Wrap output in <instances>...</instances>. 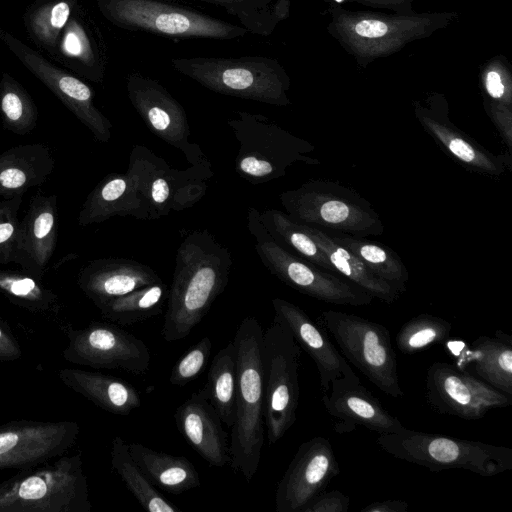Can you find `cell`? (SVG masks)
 <instances>
[{"label": "cell", "instance_id": "cell-1", "mask_svg": "<svg viewBox=\"0 0 512 512\" xmlns=\"http://www.w3.org/2000/svg\"><path fill=\"white\" fill-rule=\"evenodd\" d=\"M231 252L208 230L188 233L176 251L162 337H187L206 316L229 282Z\"/></svg>", "mask_w": 512, "mask_h": 512}, {"label": "cell", "instance_id": "cell-2", "mask_svg": "<svg viewBox=\"0 0 512 512\" xmlns=\"http://www.w3.org/2000/svg\"><path fill=\"white\" fill-rule=\"evenodd\" d=\"M263 329L254 316L239 324L233 343L237 366L235 422L231 427L229 465L250 482L264 444Z\"/></svg>", "mask_w": 512, "mask_h": 512}, {"label": "cell", "instance_id": "cell-3", "mask_svg": "<svg viewBox=\"0 0 512 512\" xmlns=\"http://www.w3.org/2000/svg\"><path fill=\"white\" fill-rule=\"evenodd\" d=\"M82 452L21 469L0 482V512H91Z\"/></svg>", "mask_w": 512, "mask_h": 512}, {"label": "cell", "instance_id": "cell-4", "mask_svg": "<svg viewBox=\"0 0 512 512\" xmlns=\"http://www.w3.org/2000/svg\"><path fill=\"white\" fill-rule=\"evenodd\" d=\"M172 67L203 87L226 96L285 106L289 78L277 60L264 56L182 57Z\"/></svg>", "mask_w": 512, "mask_h": 512}, {"label": "cell", "instance_id": "cell-5", "mask_svg": "<svg viewBox=\"0 0 512 512\" xmlns=\"http://www.w3.org/2000/svg\"><path fill=\"white\" fill-rule=\"evenodd\" d=\"M227 121L239 149L235 158L236 172L247 182L257 185L283 177L288 167L297 162L318 165L310 157L314 146L305 139L280 127L270 118L247 111H235Z\"/></svg>", "mask_w": 512, "mask_h": 512}, {"label": "cell", "instance_id": "cell-6", "mask_svg": "<svg viewBox=\"0 0 512 512\" xmlns=\"http://www.w3.org/2000/svg\"><path fill=\"white\" fill-rule=\"evenodd\" d=\"M377 444L393 457L433 472L463 469L490 477L512 469V449L480 441L405 428L398 433L379 434Z\"/></svg>", "mask_w": 512, "mask_h": 512}, {"label": "cell", "instance_id": "cell-7", "mask_svg": "<svg viewBox=\"0 0 512 512\" xmlns=\"http://www.w3.org/2000/svg\"><path fill=\"white\" fill-rule=\"evenodd\" d=\"M279 199L285 213L302 224L358 237L384 233L383 222L372 205L337 182L311 179L282 192Z\"/></svg>", "mask_w": 512, "mask_h": 512}, {"label": "cell", "instance_id": "cell-8", "mask_svg": "<svg viewBox=\"0 0 512 512\" xmlns=\"http://www.w3.org/2000/svg\"><path fill=\"white\" fill-rule=\"evenodd\" d=\"M247 228L255 239V251L265 268L294 290L334 305L365 306L373 296L338 274L321 269L292 254L268 233L259 211L249 207Z\"/></svg>", "mask_w": 512, "mask_h": 512}, {"label": "cell", "instance_id": "cell-9", "mask_svg": "<svg viewBox=\"0 0 512 512\" xmlns=\"http://www.w3.org/2000/svg\"><path fill=\"white\" fill-rule=\"evenodd\" d=\"M113 25L172 38L233 40L247 30L207 14L161 0H96Z\"/></svg>", "mask_w": 512, "mask_h": 512}, {"label": "cell", "instance_id": "cell-10", "mask_svg": "<svg viewBox=\"0 0 512 512\" xmlns=\"http://www.w3.org/2000/svg\"><path fill=\"white\" fill-rule=\"evenodd\" d=\"M315 322L331 335L343 357L382 392L404 395L389 331L379 323L341 311L321 312Z\"/></svg>", "mask_w": 512, "mask_h": 512}, {"label": "cell", "instance_id": "cell-11", "mask_svg": "<svg viewBox=\"0 0 512 512\" xmlns=\"http://www.w3.org/2000/svg\"><path fill=\"white\" fill-rule=\"evenodd\" d=\"M302 349L276 316L263 332L264 424L270 445L293 426L299 405Z\"/></svg>", "mask_w": 512, "mask_h": 512}, {"label": "cell", "instance_id": "cell-12", "mask_svg": "<svg viewBox=\"0 0 512 512\" xmlns=\"http://www.w3.org/2000/svg\"><path fill=\"white\" fill-rule=\"evenodd\" d=\"M127 171L135 177L148 204L150 220L197 204L205 195L207 180L213 175L209 161L178 170L142 145L133 146Z\"/></svg>", "mask_w": 512, "mask_h": 512}, {"label": "cell", "instance_id": "cell-13", "mask_svg": "<svg viewBox=\"0 0 512 512\" xmlns=\"http://www.w3.org/2000/svg\"><path fill=\"white\" fill-rule=\"evenodd\" d=\"M63 329L68 344L62 354L69 363L135 375L149 369L151 355L147 345L113 322L91 321L83 328L64 325Z\"/></svg>", "mask_w": 512, "mask_h": 512}, {"label": "cell", "instance_id": "cell-14", "mask_svg": "<svg viewBox=\"0 0 512 512\" xmlns=\"http://www.w3.org/2000/svg\"><path fill=\"white\" fill-rule=\"evenodd\" d=\"M426 399L435 412L465 420L481 419L492 409L512 404V396L446 362L429 366Z\"/></svg>", "mask_w": 512, "mask_h": 512}, {"label": "cell", "instance_id": "cell-15", "mask_svg": "<svg viewBox=\"0 0 512 512\" xmlns=\"http://www.w3.org/2000/svg\"><path fill=\"white\" fill-rule=\"evenodd\" d=\"M126 88L130 103L154 135L180 150L191 165L208 161L199 145L190 141L185 109L158 80L131 73Z\"/></svg>", "mask_w": 512, "mask_h": 512}, {"label": "cell", "instance_id": "cell-16", "mask_svg": "<svg viewBox=\"0 0 512 512\" xmlns=\"http://www.w3.org/2000/svg\"><path fill=\"white\" fill-rule=\"evenodd\" d=\"M80 434L75 421L15 420L0 425V470L26 469L68 452Z\"/></svg>", "mask_w": 512, "mask_h": 512}, {"label": "cell", "instance_id": "cell-17", "mask_svg": "<svg viewBox=\"0 0 512 512\" xmlns=\"http://www.w3.org/2000/svg\"><path fill=\"white\" fill-rule=\"evenodd\" d=\"M339 472L329 439L317 436L303 442L277 486L276 511L303 512Z\"/></svg>", "mask_w": 512, "mask_h": 512}, {"label": "cell", "instance_id": "cell-18", "mask_svg": "<svg viewBox=\"0 0 512 512\" xmlns=\"http://www.w3.org/2000/svg\"><path fill=\"white\" fill-rule=\"evenodd\" d=\"M2 40L17 58L42 81L101 142L111 138L112 124L93 103L91 88L70 73L54 66L40 54L8 33Z\"/></svg>", "mask_w": 512, "mask_h": 512}, {"label": "cell", "instance_id": "cell-19", "mask_svg": "<svg viewBox=\"0 0 512 512\" xmlns=\"http://www.w3.org/2000/svg\"><path fill=\"white\" fill-rule=\"evenodd\" d=\"M272 306L274 316L290 329L301 349L314 361L323 395L330 392L333 383L359 379L347 360L333 345L327 332L304 310L279 297L272 299Z\"/></svg>", "mask_w": 512, "mask_h": 512}, {"label": "cell", "instance_id": "cell-20", "mask_svg": "<svg viewBox=\"0 0 512 512\" xmlns=\"http://www.w3.org/2000/svg\"><path fill=\"white\" fill-rule=\"evenodd\" d=\"M322 401L327 413L337 420L339 433L354 430L356 426L378 434L398 433L405 429L400 420L361 384L360 378L333 383Z\"/></svg>", "mask_w": 512, "mask_h": 512}, {"label": "cell", "instance_id": "cell-21", "mask_svg": "<svg viewBox=\"0 0 512 512\" xmlns=\"http://www.w3.org/2000/svg\"><path fill=\"white\" fill-rule=\"evenodd\" d=\"M416 116L424 130L455 162L469 171L499 177L506 172L503 155H495L455 126L440 109L418 107Z\"/></svg>", "mask_w": 512, "mask_h": 512}, {"label": "cell", "instance_id": "cell-22", "mask_svg": "<svg viewBox=\"0 0 512 512\" xmlns=\"http://www.w3.org/2000/svg\"><path fill=\"white\" fill-rule=\"evenodd\" d=\"M161 281L157 272L142 262L110 257L88 264L81 271L78 284L99 308L112 299Z\"/></svg>", "mask_w": 512, "mask_h": 512}, {"label": "cell", "instance_id": "cell-23", "mask_svg": "<svg viewBox=\"0 0 512 512\" xmlns=\"http://www.w3.org/2000/svg\"><path fill=\"white\" fill-rule=\"evenodd\" d=\"M174 419L179 433L209 465H229V444L222 421L199 392H194L178 406Z\"/></svg>", "mask_w": 512, "mask_h": 512}, {"label": "cell", "instance_id": "cell-24", "mask_svg": "<svg viewBox=\"0 0 512 512\" xmlns=\"http://www.w3.org/2000/svg\"><path fill=\"white\" fill-rule=\"evenodd\" d=\"M113 216H132L150 220V210L135 177L126 173L107 175L89 194L79 221L83 225L108 220Z\"/></svg>", "mask_w": 512, "mask_h": 512}, {"label": "cell", "instance_id": "cell-25", "mask_svg": "<svg viewBox=\"0 0 512 512\" xmlns=\"http://www.w3.org/2000/svg\"><path fill=\"white\" fill-rule=\"evenodd\" d=\"M57 376L65 386L114 415L128 416L141 406L139 391L121 378L68 367L59 369Z\"/></svg>", "mask_w": 512, "mask_h": 512}, {"label": "cell", "instance_id": "cell-26", "mask_svg": "<svg viewBox=\"0 0 512 512\" xmlns=\"http://www.w3.org/2000/svg\"><path fill=\"white\" fill-rule=\"evenodd\" d=\"M128 446L131 456L155 487L178 495L200 486L199 473L185 456L159 452L141 443H128Z\"/></svg>", "mask_w": 512, "mask_h": 512}, {"label": "cell", "instance_id": "cell-27", "mask_svg": "<svg viewBox=\"0 0 512 512\" xmlns=\"http://www.w3.org/2000/svg\"><path fill=\"white\" fill-rule=\"evenodd\" d=\"M304 225L311 237L326 254L336 274H341L345 279L365 290L374 298L376 297L387 304L394 303L400 297L401 293L388 282L372 273L355 254L334 241L329 233L314 226Z\"/></svg>", "mask_w": 512, "mask_h": 512}, {"label": "cell", "instance_id": "cell-28", "mask_svg": "<svg viewBox=\"0 0 512 512\" xmlns=\"http://www.w3.org/2000/svg\"><path fill=\"white\" fill-rule=\"evenodd\" d=\"M474 376L512 396V340L508 335L480 336L462 354Z\"/></svg>", "mask_w": 512, "mask_h": 512}, {"label": "cell", "instance_id": "cell-29", "mask_svg": "<svg viewBox=\"0 0 512 512\" xmlns=\"http://www.w3.org/2000/svg\"><path fill=\"white\" fill-rule=\"evenodd\" d=\"M215 409L222 423L232 427L236 414L237 366L233 341L214 356L206 385L198 391Z\"/></svg>", "mask_w": 512, "mask_h": 512}, {"label": "cell", "instance_id": "cell-30", "mask_svg": "<svg viewBox=\"0 0 512 512\" xmlns=\"http://www.w3.org/2000/svg\"><path fill=\"white\" fill-rule=\"evenodd\" d=\"M259 217L272 238L286 250L321 269L335 273L326 254L304 224L276 209L259 212Z\"/></svg>", "mask_w": 512, "mask_h": 512}, {"label": "cell", "instance_id": "cell-31", "mask_svg": "<svg viewBox=\"0 0 512 512\" xmlns=\"http://www.w3.org/2000/svg\"><path fill=\"white\" fill-rule=\"evenodd\" d=\"M111 467L146 511H179V508L163 497L149 481L131 456L128 443L120 436H115L112 439Z\"/></svg>", "mask_w": 512, "mask_h": 512}, {"label": "cell", "instance_id": "cell-32", "mask_svg": "<svg viewBox=\"0 0 512 512\" xmlns=\"http://www.w3.org/2000/svg\"><path fill=\"white\" fill-rule=\"evenodd\" d=\"M334 241L355 254L377 277L399 293L406 291L409 273L401 258L389 247L348 234H330Z\"/></svg>", "mask_w": 512, "mask_h": 512}, {"label": "cell", "instance_id": "cell-33", "mask_svg": "<svg viewBox=\"0 0 512 512\" xmlns=\"http://www.w3.org/2000/svg\"><path fill=\"white\" fill-rule=\"evenodd\" d=\"M168 291V286L161 281L112 299L98 309L102 317L110 322L132 325L160 314Z\"/></svg>", "mask_w": 512, "mask_h": 512}, {"label": "cell", "instance_id": "cell-34", "mask_svg": "<svg viewBox=\"0 0 512 512\" xmlns=\"http://www.w3.org/2000/svg\"><path fill=\"white\" fill-rule=\"evenodd\" d=\"M222 7L248 32L270 35L288 11V0H192Z\"/></svg>", "mask_w": 512, "mask_h": 512}, {"label": "cell", "instance_id": "cell-35", "mask_svg": "<svg viewBox=\"0 0 512 512\" xmlns=\"http://www.w3.org/2000/svg\"><path fill=\"white\" fill-rule=\"evenodd\" d=\"M0 291L12 303L31 313L47 317L59 313L57 295L31 277L0 271Z\"/></svg>", "mask_w": 512, "mask_h": 512}, {"label": "cell", "instance_id": "cell-36", "mask_svg": "<svg viewBox=\"0 0 512 512\" xmlns=\"http://www.w3.org/2000/svg\"><path fill=\"white\" fill-rule=\"evenodd\" d=\"M452 325L430 314H420L404 323L396 335V345L406 355L415 354L429 346L446 341Z\"/></svg>", "mask_w": 512, "mask_h": 512}, {"label": "cell", "instance_id": "cell-37", "mask_svg": "<svg viewBox=\"0 0 512 512\" xmlns=\"http://www.w3.org/2000/svg\"><path fill=\"white\" fill-rule=\"evenodd\" d=\"M24 230L20 228L19 247L39 263V269L44 265L51 253V241L54 236L55 213L48 205H38L29 214Z\"/></svg>", "mask_w": 512, "mask_h": 512}, {"label": "cell", "instance_id": "cell-38", "mask_svg": "<svg viewBox=\"0 0 512 512\" xmlns=\"http://www.w3.org/2000/svg\"><path fill=\"white\" fill-rule=\"evenodd\" d=\"M77 0H50L36 7L27 16L30 33L41 44L54 47Z\"/></svg>", "mask_w": 512, "mask_h": 512}, {"label": "cell", "instance_id": "cell-39", "mask_svg": "<svg viewBox=\"0 0 512 512\" xmlns=\"http://www.w3.org/2000/svg\"><path fill=\"white\" fill-rule=\"evenodd\" d=\"M62 50L68 56L79 60L84 66V74L94 81H101L104 74L103 64L97 47L82 25L75 20L68 24L62 39Z\"/></svg>", "mask_w": 512, "mask_h": 512}, {"label": "cell", "instance_id": "cell-40", "mask_svg": "<svg viewBox=\"0 0 512 512\" xmlns=\"http://www.w3.org/2000/svg\"><path fill=\"white\" fill-rule=\"evenodd\" d=\"M0 107L6 123L14 131H26L34 124L32 102L12 79L3 80Z\"/></svg>", "mask_w": 512, "mask_h": 512}, {"label": "cell", "instance_id": "cell-41", "mask_svg": "<svg viewBox=\"0 0 512 512\" xmlns=\"http://www.w3.org/2000/svg\"><path fill=\"white\" fill-rule=\"evenodd\" d=\"M212 350L209 337H203L192 346L172 367L169 382L174 386H185L205 368Z\"/></svg>", "mask_w": 512, "mask_h": 512}, {"label": "cell", "instance_id": "cell-42", "mask_svg": "<svg viewBox=\"0 0 512 512\" xmlns=\"http://www.w3.org/2000/svg\"><path fill=\"white\" fill-rule=\"evenodd\" d=\"M6 159V158H5ZM7 165H2L0 169V187L3 190L15 191L27 188L32 185L33 176L32 165L22 164L20 160L7 159Z\"/></svg>", "mask_w": 512, "mask_h": 512}, {"label": "cell", "instance_id": "cell-43", "mask_svg": "<svg viewBox=\"0 0 512 512\" xmlns=\"http://www.w3.org/2000/svg\"><path fill=\"white\" fill-rule=\"evenodd\" d=\"M350 498L338 490L322 491L303 510V512H347Z\"/></svg>", "mask_w": 512, "mask_h": 512}, {"label": "cell", "instance_id": "cell-44", "mask_svg": "<svg viewBox=\"0 0 512 512\" xmlns=\"http://www.w3.org/2000/svg\"><path fill=\"white\" fill-rule=\"evenodd\" d=\"M488 114L498 130L509 153L512 151V113L505 104H489Z\"/></svg>", "mask_w": 512, "mask_h": 512}, {"label": "cell", "instance_id": "cell-45", "mask_svg": "<svg viewBox=\"0 0 512 512\" xmlns=\"http://www.w3.org/2000/svg\"><path fill=\"white\" fill-rule=\"evenodd\" d=\"M22 356L21 346L9 325L0 319V361L11 362Z\"/></svg>", "mask_w": 512, "mask_h": 512}, {"label": "cell", "instance_id": "cell-46", "mask_svg": "<svg viewBox=\"0 0 512 512\" xmlns=\"http://www.w3.org/2000/svg\"><path fill=\"white\" fill-rule=\"evenodd\" d=\"M354 31L361 37L374 39L383 37L388 32V26L379 20L365 19L355 25Z\"/></svg>", "mask_w": 512, "mask_h": 512}, {"label": "cell", "instance_id": "cell-47", "mask_svg": "<svg viewBox=\"0 0 512 512\" xmlns=\"http://www.w3.org/2000/svg\"><path fill=\"white\" fill-rule=\"evenodd\" d=\"M486 91L491 98L499 101H504L510 105V98L507 96V90L502 82L501 76L496 71H490L486 75Z\"/></svg>", "mask_w": 512, "mask_h": 512}, {"label": "cell", "instance_id": "cell-48", "mask_svg": "<svg viewBox=\"0 0 512 512\" xmlns=\"http://www.w3.org/2000/svg\"><path fill=\"white\" fill-rule=\"evenodd\" d=\"M408 503L400 500L377 501L368 504L361 512H406Z\"/></svg>", "mask_w": 512, "mask_h": 512}, {"label": "cell", "instance_id": "cell-49", "mask_svg": "<svg viewBox=\"0 0 512 512\" xmlns=\"http://www.w3.org/2000/svg\"><path fill=\"white\" fill-rule=\"evenodd\" d=\"M16 221L3 215L0 219V246L8 245V243H19L20 230L17 232Z\"/></svg>", "mask_w": 512, "mask_h": 512}, {"label": "cell", "instance_id": "cell-50", "mask_svg": "<svg viewBox=\"0 0 512 512\" xmlns=\"http://www.w3.org/2000/svg\"><path fill=\"white\" fill-rule=\"evenodd\" d=\"M337 2H341L342 0H336Z\"/></svg>", "mask_w": 512, "mask_h": 512}]
</instances>
